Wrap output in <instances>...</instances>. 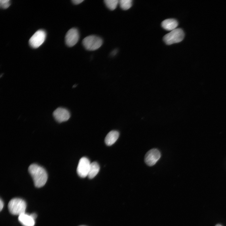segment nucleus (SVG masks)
<instances>
[{"mask_svg":"<svg viewBox=\"0 0 226 226\" xmlns=\"http://www.w3.org/2000/svg\"><path fill=\"white\" fill-rule=\"evenodd\" d=\"M30 215L34 219H35L37 217V215L35 213H33L30 214Z\"/></svg>","mask_w":226,"mask_h":226,"instance_id":"20","label":"nucleus"},{"mask_svg":"<svg viewBox=\"0 0 226 226\" xmlns=\"http://www.w3.org/2000/svg\"><path fill=\"white\" fill-rule=\"evenodd\" d=\"M161 157L160 151L157 149L153 148L148 151L145 155L144 161L150 166L154 165Z\"/></svg>","mask_w":226,"mask_h":226,"instance_id":"7","label":"nucleus"},{"mask_svg":"<svg viewBox=\"0 0 226 226\" xmlns=\"http://www.w3.org/2000/svg\"><path fill=\"white\" fill-rule=\"evenodd\" d=\"M83 1V0H73L72 1L74 4L77 5Z\"/></svg>","mask_w":226,"mask_h":226,"instance_id":"17","label":"nucleus"},{"mask_svg":"<svg viewBox=\"0 0 226 226\" xmlns=\"http://www.w3.org/2000/svg\"><path fill=\"white\" fill-rule=\"evenodd\" d=\"M103 44V40L100 37L90 35L85 37L82 41V44L87 50L93 51L99 48Z\"/></svg>","mask_w":226,"mask_h":226,"instance_id":"3","label":"nucleus"},{"mask_svg":"<svg viewBox=\"0 0 226 226\" xmlns=\"http://www.w3.org/2000/svg\"><path fill=\"white\" fill-rule=\"evenodd\" d=\"M132 0H121L119 3L121 8L124 10H126L130 8L132 5Z\"/></svg>","mask_w":226,"mask_h":226,"instance_id":"15","label":"nucleus"},{"mask_svg":"<svg viewBox=\"0 0 226 226\" xmlns=\"http://www.w3.org/2000/svg\"><path fill=\"white\" fill-rule=\"evenodd\" d=\"M28 171L32 176L35 186L40 188L46 183L48 178L47 172L45 169L36 164H31Z\"/></svg>","mask_w":226,"mask_h":226,"instance_id":"1","label":"nucleus"},{"mask_svg":"<svg viewBox=\"0 0 226 226\" xmlns=\"http://www.w3.org/2000/svg\"><path fill=\"white\" fill-rule=\"evenodd\" d=\"M178 24V21L173 19L164 20L161 23L162 26L164 29L167 30L171 31L176 29Z\"/></svg>","mask_w":226,"mask_h":226,"instance_id":"11","label":"nucleus"},{"mask_svg":"<svg viewBox=\"0 0 226 226\" xmlns=\"http://www.w3.org/2000/svg\"><path fill=\"white\" fill-rule=\"evenodd\" d=\"M184 36V33L181 29L176 28L165 35L163 40L166 44L170 45L182 41Z\"/></svg>","mask_w":226,"mask_h":226,"instance_id":"4","label":"nucleus"},{"mask_svg":"<svg viewBox=\"0 0 226 226\" xmlns=\"http://www.w3.org/2000/svg\"><path fill=\"white\" fill-rule=\"evenodd\" d=\"M10 5L9 0H1L0 1V6L1 8L3 9L8 8Z\"/></svg>","mask_w":226,"mask_h":226,"instance_id":"16","label":"nucleus"},{"mask_svg":"<svg viewBox=\"0 0 226 226\" xmlns=\"http://www.w3.org/2000/svg\"><path fill=\"white\" fill-rule=\"evenodd\" d=\"M46 36V34L45 31L41 30H37L30 39V45L32 48H38L44 42Z\"/></svg>","mask_w":226,"mask_h":226,"instance_id":"5","label":"nucleus"},{"mask_svg":"<svg viewBox=\"0 0 226 226\" xmlns=\"http://www.w3.org/2000/svg\"><path fill=\"white\" fill-rule=\"evenodd\" d=\"M53 116L58 122H62L68 120L70 117L69 111L62 107H58L53 112Z\"/></svg>","mask_w":226,"mask_h":226,"instance_id":"9","label":"nucleus"},{"mask_svg":"<svg viewBox=\"0 0 226 226\" xmlns=\"http://www.w3.org/2000/svg\"><path fill=\"white\" fill-rule=\"evenodd\" d=\"M215 226H222L220 224H216V225H215Z\"/></svg>","mask_w":226,"mask_h":226,"instance_id":"21","label":"nucleus"},{"mask_svg":"<svg viewBox=\"0 0 226 226\" xmlns=\"http://www.w3.org/2000/svg\"><path fill=\"white\" fill-rule=\"evenodd\" d=\"M100 169L99 165L97 162H94L91 163L87 176L90 179L94 178L98 173Z\"/></svg>","mask_w":226,"mask_h":226,"instance_id":"13","label":"nucleus"},{"mask_svg":"<svg viewBox=\"0 0 226 226\" xmlns=\"http://www.w3.org/2000/svg\"><path fill=\"white\" fill-rule=\"evenodd\" d=\"M91 163L87 158L83 157L79 160L77 169L78 175L82 178L88 176Z\"/></svg>","mask_w":226,"mask_h":226,"instance_id":"6","label":"nucleus"},{"mask_svg":"<svg viewBox=\"0 0 226 226\" xmlns=\"http://www.w3.org/2000/svg\"><path fill=\"white\" fill-rule=\"evenodd\" d=\"M119 135V132L116 131L112 130L110 131L105 137V144L108 146L112 145L116 141Z\"/></svg>","mask_w":226,"mask_h":226,"instance_id":"12","label":"nucleus"},{"mask_svg":"<svg viewBox=\"0 0 226 226\" xmlns=\"http://www.w3.org/2000/svg\"><path fill=\"white\" fill-rule=\"evenodd\" d=\"M105 3L106 7L110 10H113L116 9L119 1L118 0H105Z\"/></svg>","mask_w":226,"mask_h":226,"instance_id":"14","label":"nucleus"},{"mask_svg":"<svg viewBox=\"0 0 226 226\" xmlns=\"http://www.w3.org/2000/svg\"><path fill=\"white\" fill-rule=\"evenodd\" d=\"M4 206V203L3 201L1 199L0 201V211H1L3 209Z\"/></svg>","mask_w":226,"mask_h":226,"instance_id":"18","label":"nucleus"},{"mask_svg":"<svg viewBox=\"0 0 226 226\" xmlns=\"http://www.w3.org/2000/svg\"><path fill=\"white\" fill-rule=\"evenodd\" d=\"M9 212L14 215H19L25 213L26 205L25 202L19 198H14L11 199L8 204Z\"/></svg>","mask_w":226,"mask_h":226,"instance_id":"2","label":"nucleus"},{"mask_svg":"<svg viewBox=\"0 0 226 226\" xmlns=\"http://www.w3.org/2000/svg\"><path fill=\"white\" fill-rule=\"evenodd\" d=\"M18 219L24 226H34L35 224V219L31 215L25 213L19 215Z\"/></svg>","mask_w":226,"mask_h":226,"instance_id":"10","label":"nucleus"},{"mask_svg":"<svg viewBox=\"0 0 226 226\" xmlns=\"http://www.w3.org/2000/svg\"><path fill=\"white\" fill-rule=\"evenodd\" d=\"M79 38V34L78 30L75 28H71L66 34V44L69 47L73 46L78 42Z\"/></svg>","mask_w":226,"mask_h":226,"instance_id":"8","label":"nucleus"},{"mask_svg":"<svg viewBox=\"0 0 226 226\" xmlns=\"http://www.w3.org/2000/svg\"><path fill=\"white\" fill-rule=\"evenodd\" d=\"M118 52V50L117 49H115L112 51L111 53V55L113 56L115 55Z\"/></svg>","mask_w":226,"mask_h":226,"instance_id":"19","label":"nucleus"}]
</instances>
